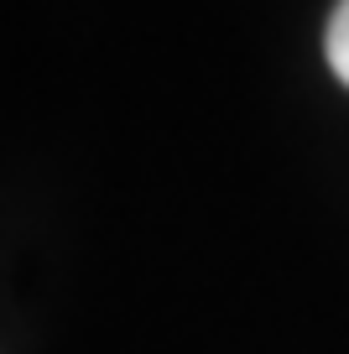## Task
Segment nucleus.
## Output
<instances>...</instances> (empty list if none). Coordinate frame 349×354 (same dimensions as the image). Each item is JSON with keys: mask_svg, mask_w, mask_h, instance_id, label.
Here are the masks:
<instances>
[{"mask_svg": "<svg viewBox=\"0 0 349 354\" xmlns=\"http://www.w3.org/2000/svg\"><path fill=\"white\" fill-rule=\"evenodd\" d=\"M323 47H328V68H334V73L349 84V0H339V6H334Z\"/></svg>", "mask_w": 349, "mask_h": 354, "instance_id": "nucleus-1", "label": "nucleus"}]
</instances>
